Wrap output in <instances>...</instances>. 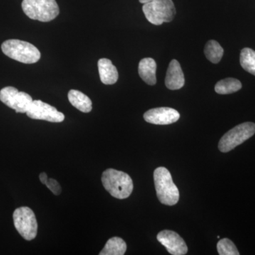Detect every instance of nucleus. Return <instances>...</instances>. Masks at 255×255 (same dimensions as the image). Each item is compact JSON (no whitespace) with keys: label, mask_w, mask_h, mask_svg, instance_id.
Returning <instances> with one entry per match:
<instances>
[{"label":"nucleus","mask_w":255,"mask_h":255,"mask_svg":"<svg viewBox=\"0 0 255 255\" xmlns=\"http://www.w3.org/2000/svg\"><path fill=\"white\" fill-rule=\"evenodd\" d=\"M224 50L217 41L211 40L206 44L204 53L206 58L214 64L219 63L222 58Z\"/></svg>","instance_id":"nucleus-18"},{"label":"nucleus","mask_w":255,"mask_h":255,"mask_svg":"<svg viewBox=\"0 0 255 255\" xmlns=\"http://www.w3.org/2000/svg\"><path fill=\"white\" fill-rule=\"evenodd\" d=\"M152 0H139V1H140L141 4H147V3L150 2V1H152Z\"/></svg>","instance_id":"nucleus-22"},{"label":"nucleus","mask_w":255,"mask_h":255,"mask_svg":"<svg viewBox=\"0 0 255 255\" xmlns=\"http://www.w3.org/2000/svg\"><path fill=\"white\" fill-rule=\"evenodd\" d=\"M21 6L28 17L42 22L52 21L60 12L55 0H23Z\"/></svg>","instance_id":"nucleus-4"},{"label":"nucleus","mask_w":255,"mask_h":255,"mask_svg":"<svg viewBox=\"0 0 255 255\" xmlns=\"http://www.w3.org/2000/svg\"><path fill=\"white\" fill-rule=\"evenodd\" d=\"M154 182L159 201L166 206H174L179 199V191L167 168L157 167L154 171Z\"/></svg>","instance_id":"nucleus-2"},{"label":"nucleus","mask_w":255,"mask_h":255,"mask_svg":"<svg viewBox=\"0 0 255 255\" xmlns=\"http://www.w3.org/2000/svg\"><path fill=\"white\" fill-rule=\"evenodd\" d=\"M241 88V82L237 79L226 78L217 82L215 91L219 95H229L239 91Z\"/></svg>","instance_id":"nucleus-17"},{"label":"nucleus","mask_w":255,"mask_h":255,"mask_svg":"<svg viewBox=\"0 0 255 255\" xmlns=\"http://www.w3.org/2000/svg\"><path fill=\"white\" fill-rule=\"evenodd\" d=\"M156 70H157V64L155 60L152 58H143L139 63V75L147 85H155L157 82Z\"/></svg>","instance_id":"nucleus-14"},{"label":"nucleus","mask_w":255,"mask_h":255,"mask_svg":"<svg viewBox=\"0 0 255 255\" xmlns=\"http://www.w3.org/2000/svg\"><path fill=\"white\" fill-rule=\"evenodd\" d=\"M68 100L74 107L84 113H89L92 110L91 100L78 90H70L68 92Z\"/></svg>","instance_id":"nucleus-15"},{"label":"nucleus","mask_w":255,"mask_h":255,"mask_svg":"<svg viewBox=\"0 0 255 255\" xmlns=\"http://www.w3.org/2000/svg\"><path fill=\"white\" fill-rule=\"evenodd\" d=\"M240 61L242 68L255 76V51L249 48L241 50Z\"/></svg>","instance_id":"nucleus-19"},{"label":"nucleus","mask_w":255,"mask_h":255,"mask_svg":"<svg viewBox=\"0 0 255 255\" xmlns=\"http://www.w3.org/2000/svg\"><path fill=\"white\" fill-rule=\"evenodd\" d=\"M127 243L122 238L114 237L106 243L105 248L100 252V255H124L127 252Z\"/></svg>","instance_id":"nucleus-16"},{"label":"nucleus","mask_w":255,"mask_h":255,"mask_svg":"<svg viewBox=\"0 0 255 255\" xmlns=\"http://www.w3.org/2000/svg\"><path fill=\"white\" fill-rule=\"evenodd\" d=\"M157 241L165 247L169 254L173 255H184L188 252L187 244L183 238L174 231L164 230L157 236Z\"/></svg>","instance_id":"nucleus-10"},{"label":"nucleus","mask_w":255,"mask_h":255,"mask_svg":"<svg viewBox=\"0 0 255 255\" xmlns=\"http://www.w3.org/2000/svg\"><path fill=\"white\" fill-rule=\"evenodd\" d=\"M1 48L4 55L20 63H36L41 58V53L38 48L26 41L7 40L1 44Z\"/></svg>","instance_id":"nucleus-3"},{"label":"nucleus","mask_w":255,"mask_h":255,"mask_svg":"<svg viewBox=\"0 0 255 255\" xmlns=\"http://www.w3.org/2000/svg\"><path fill=\"white\" fill-rule=\"evenodd\" d=\"M255 133V124L246 122L233 128L226 132L219 143V148L222 152H228L241 145Z\"/></svg>","instance_id":"nucleus-6"},{"label":"nucleus","mask_w":255,"mask_h":255,"mask_svg":"<svg viewBox=\"0 0 255 255\" xmlns=\"http://www.w3.org/2000/svg\"><path fill=\"white\" fill-rule=\"evenodd\" d=\"M217 251L220 255H239L237 248L228 238H223L217 244Z\"/></svg>","instance_id":"nucleus-20"},{"label":"nucleus","mask_w":255,"mask_h":255,"mask_svg":"<svg viewBox=\"0 0 255 255\" xmlns=\"http://www.w3.org/2000/svg\"><path fill=\"white\" fill-rule=\"evenodd\" d=\"M100 80L105 85H114L119 79V73L112 62L107 58H102L98 61Z\"/></svg>","instance_id":"nucleus-13"},{"label":"nucleus","mask_w":255,"mask_h":255,"mask_svg":"<svg viewBox=\"0 0 255 255\" xmlns=\"http://www.w3.org/2000/svg\"><path fill=\"white\" fill-rule=\"evenodd\" d=\"M26 115L35 120H43L52 123H60L65 119V116L55 107L41 100H34L28 109Z\"/></svg>","instance_id":"nucleus-9"},{"label":"nucleus","mask_w":255,"mask_h":255,"mask_svg":"<svg viewBox=\"0 0 255 255\" xmlns=\"http://www.w3.org/2000/svg\"><path fill=\"white\" fill-rule=\"evenodd\" d=\"M0 101L16 113H26L33 99L26 92H18L13 87H6L0 90Z\"/></svg>","instance_id":"nucleus-8"},{"label":"nucleus","mask_w":255,"mask_h":255,"mask_svg":"<svg viewBox=\"0 0 255 255\" xmlns=\"http://www.w3.org/2000/svg\"><path fill=\"white\" fill-rule=\"evenodd\" d=\"M142 11L147 21L154 25L170 22L176 15L172 0H152L143 5Z\"/></svg>","instance_id":"nucleus-5"},{"label":"nucleus","mask_w":255,"mask_h":255,"mask_svg":"<svg viewBox=\"0 0 255 255\" xmlns=\"http://www.w3.org/2000/svg\"><path fill=\"white\" fill-rule=\"evenodd\" d=\"M13 219L16 231L23 239L31 241L36 237L38 223L34 213L30 208L23 206L15 210Z\"/></svg>","instance_id":"nucleus-7"},{"label":"nucleus","mask_w":255,"mask_h":255,"mask_svg":"<svg viewBox=\"0 0 255 255\" xmlns=\"http://www.w3.org/2000/svg\"><path fill=\"white\" fill-rule=\"evenodd\" d=\"M185 83L184 75L180 64L177 60H172L169 63L166 74L165 85L169 90H177L182 88Z\"/></svg>","instance_id":"nucleus-12"},{"label":"nucleus","mask_w":255,"mask_h":255,"mask_svg":"<svg viewBox=\"0 0 255 255\" xmlns=\"http://www.w3.org/2000/svg\"><path fill=\"white\" fill-rule=\"evenodd\" d=\"M144 119L147 123L155 125H169L177 122L180 114L177 110L168 107L152 109L144 114Z\"/></svg>","instance_id":"nucleus-11"},{"label":"nucleus","mask_w":255,"mask_h":255,"mask_svg":"<svg viewBox=\"0 0 255 255\" xmlns=\"http://www.w3.org/2000/svg\"><path fill=\"white\" fill-rule=\"evenodd\" d=\"M39 179L42 184H45L55 196H58L61 194V187H60L58 181L55 180L54 179H52V178L49 179L48 176H47V174L45 173V172H42V173L40 174Z\"/></svg>","instance_id":"nucleus-21"},{"label":"nucleus","mask_w":255,"mask_h":255,"mask_svg":"<svg viewBox=\"0 0 255 255\" xmlns=\"http://www.w3.org/2000/svg\"><path fill=\"white\" fill-rule=\"evenodd\" d=\"M106 190L119 199H125L131 194L133 183L128 174L114 169H107L102 176Z\"/></svg>","instance_id":"nucleus-1"}]
</instances>
